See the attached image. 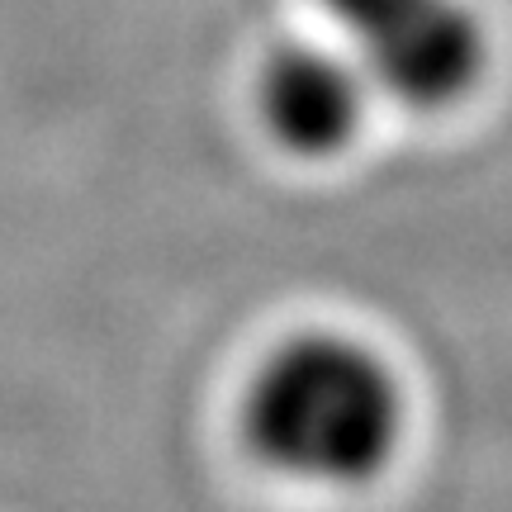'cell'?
<instances>
[{
	"mask_svg": "<svg viewBox=\"0 0 512 512\" xmlns=\"http://www.w3.org/2000/svg\"><path fill=\"white\" fill-rule=\"evenodd\" d=\"M408 394L389 356L351 332H294L275 342L242 389L238 432L266 475L356 494L403 451Z\"/></svg>",
	"mask_w": 512,
	"mask_h": 512,
	"instance_id": "obj_1",
	"label": "cell"
},
{
	"mask_svg": "<svg viewBox=\"0 0 512 512\" xmlns=\"http://www.w3.org/2000/svg\"><path fill=\"white\" fill-rule=\"evenodd\" d=\"M375 95L413 114H441L470 100L489 67V29L470 0H422L384 29L356 38Z\"/></svg>",
	"mask_w": 512,
	"mask_h": 512,
	"instance_id": "obj_2",
	"label": "cell"
},
{
	"mask_svg": "<svg viewBox=\"0 0 512 512\" xmlns=\"http://www.w3.org/2000/svg\"><path fill=\"white\" fill-rule=\"evenodd\" d=\"M370 95L375 86L356 53L328 43H290L266 57L256 76V119L280 152L299 162H328L356 143Z\"/></svg>",
	"mask_w": 512,
	"mask_h": 512,
	"instance_id": "obj_3",
	"label": "cell"
},
{
	"mask_svg": "<svg viewBox=\"0 0 512 512\" xmlns=\"http://www.w3.org/2000/svg\"><path fill=\"white\" fill-rule=\"evenodd\" d=\"M413 5H422V0H323V10L337 19V29H342L351 43L375 34V29H384L389 19L408 15Z\"/></svg>",
	"mask_w": 512,
	"mask_h": 512,
	"instance_id": "obj_4",
	"label": "cell"
}]
</instances>
